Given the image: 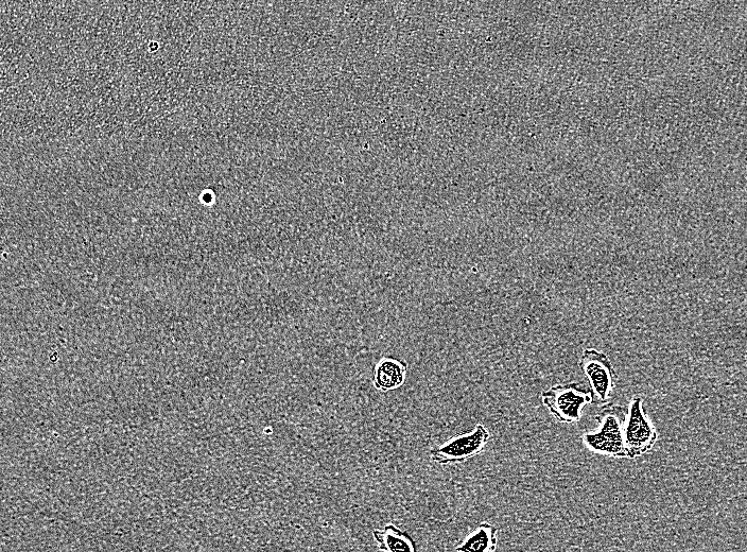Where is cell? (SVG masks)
I'll list each match as a JSON object with an SVG mask.
<instances>
[{
  "instance_id": "6da1fadb",
  "label": "cell",
  "mask_w": 747,
  "mask_h": 552,
  "mask_svg": "<svg viewBox=\"0 0 747 552\" xmlns=\"http://www.w3.org/2000/svg\"><path fill=\"white\" fill-rule=\"evenodd\" d=\"M628 418V407L606 404L601 407L595 419L599 428L583 435V443L596 454L615 459H627L624 450L623 433Z\"/></svg>"
},
{
  "instance_id": "7a4b0ae2",
  "label": "cell",
  "mask_w": 747,
  "mask_h": 552,
  "mask_svg": "<svg viewBox=\"0 0 747 552\" xmlns=\"http://www.w3.org/2000/svg\"><path fill=\"white\" fill-rule=\"evenodd\" d=\"M657 440V429L645 408V400L639 395L633 396L628 407V418L623 433L627 459H637L648 454Z\"/></svg>"
},
{
  "instance_id": "3957f363",
  "label": "cell",
  "mask_w": 747,
  "mask_h": 552,
  "mask_svg": "<svg viewBox=\"0 0 747 552\" xmlns=\"http://www.w3.org/2000/svg\"><path fill=\"white\" fill-rule=\"evenodd\" d=\"M542 402L552 416L563 424L581 421L583 408L592 404L593 395L578 383L553 386L542 394Z\"/></svg>"
},
{
  "instance_id": "277c9868",
  "label": "cell",
  "mask_w": 747,
  "mask_h": 552,
  "mask_svg": "<svg viewBox=\"0 0 747 552\" xmlns=\"http://www.w3.org/2000/svg\"><path fill=\"white\" fill-rule=\"evenodd\" d=\"M491 434L482 424L457 435L446 442L431 448L429 456L432 461L441 465L460 464L479 456L488 446Z\"/></svg>"
},
{
  "instance_id": "5b68a950",
  "label": "cell",
  "mask_w": 747,
  "mask_h": 552,
  "mask_svg": "<svg viewBox=\"0 0 747 552\" xmlns=\"http://www.w3.org/2000/svg\"><path fill=\"white\" fill-rule=\"evenodd\" d=\"M580 369L589 385L593 401L604 404L610 400L618 379L610 357L598 350L586 349L581 356Z\"/></svg>"
},
{
  "instance_id": "8992f818",
  "label": "cell",
  "mask_w": 747,
  "mask_h": 552,
  "mask_svg": "<svg viewBox=\"0 0 747 552\" xmlns=\"http://www.w3.org/2000/svg\"><path fill=\"white\" fill-rule=\"evenodd\" d=\"M408 366L404 360L385 357L377 362L373 372L374 387L380 392L401 388L407 378Z\"/></svg>"
},
{
  "instance_id": "52a82bcc",
  "label": "cell",
  "mask_w": 747,
  "mask_h": 552,
  "mask_svg": "<svg viewBox=\"0 0 747 552\" xmlns=\"http://www.w3.org/2000/svg\"><path fill=\"white\" fill-rule=\"evenodd\" d=\"M373 538L381 552H419L410 534L394 524L375 529Z\"/></svg>"
},
{
  "instance_id": "ba28073f",
  "label": "cell",
  "mask_w": 747,
  "mask_h": 552,
  "mask_svg": "<svg viewBox=\"0 0 747 552\" xmlns=\"http://www.w3.org/2000/svg\"><path fill=\"white\" fill-rule=\"evenodd\" d=\"M498 528L490 523H481L456 547V552H496Z\"/></svg>"
}]
</instances>
